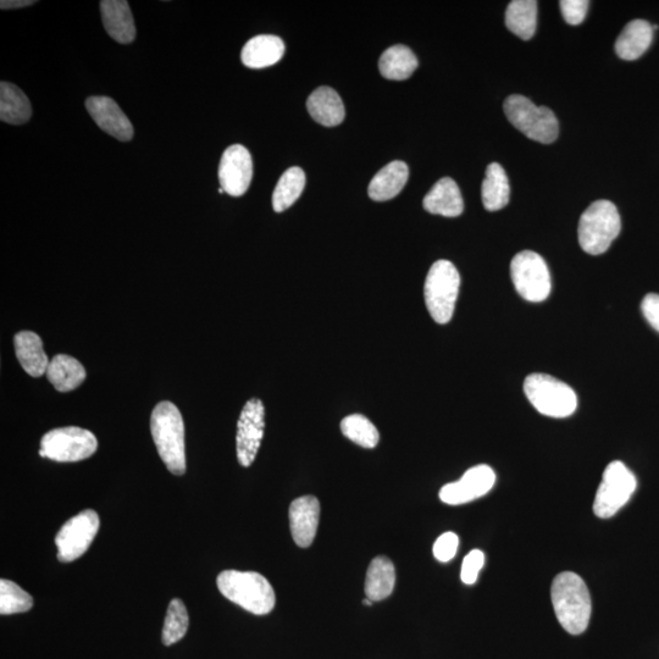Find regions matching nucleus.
Segmentation results:
<instances>
[{"label": "nucleus", "mask_w": 659, "mask_h": 659, "mask_svg": "<svg viewBox=\"0 0 659 659\" xmlns=\"http://www.w3.org/2000/svg\"><path fill=\"white\" fill-rule=\"evenodd\" d=\"M641 309L652 328L659 332V295L649 293L642 301Z\"/></svg>", "instance_id": "nucleus-37"}, {"label": "nucleus", "mask_w": 659, "mask_h": 659, "mask_svg": "<svg viewBox=\"0 0 659 659\" xmlns=\"http://www.w3.org/2000/svg\"><path fill=\"white\" fill-rule=\"evenodd\" d=\"M485 564V555L483 551L473 550L464 558L461 579L465 585H473L479 578L480 570Z\"/></svg>", "instance_id": "nucleus-34"}, {"label": "nucleus", "mask_w": 659, "mask_h": 659, "mask_svg": "<svg viewBox=\"0 0 659 659\" xmlns=\"http://www.w3.org/2000/svg\"><path fill=\"white\" fill-rule=\"evenodd\" d=\"M97 448L98 441L91 431L68 426L42 437L40 456L60 463L80 462L93 456Z\"/></svg>", "instance_id": "nucleus-8"}, {"label": "nucleus", "mask_w": 659, "mask_h": 659, "mask_svg": "<svg viewBox=\"0 0 659 659\" xmlns=\"http://www.w3.org/2000/svg\"><path fill=\"white\" fill-rule=\"evenodd\" d=\"M217 584L227 600L256 616H265L275 607V591L262 574L225 570L219 574Z\"/></svg>", "instance_id": "nucleus-3"}, {"label": "nucleus", "mask_w": 659, "mask_h": 659, "mask_svg": "<svg viewBox=\"0 0 659 659\" xmlns=\"http://www.w3.org/2000/svg\"><path fill=\"white\" fill-rule=\"evenodd\" d=\"M47 378L59 392L74 391L86 380V370L77 359L58 354L47 369Z\"/></svg>", "instance_id": "nucleus-26"}, {"label": "nucleus", "mask_w": 659, "mask_h": 659, "mask_svg": "<svg viewBox=\"0 0 659 659\" xmlns=\"http://www.w3.org/2000/svg\"><path fill=\"white\" fill-rule=\"evenodd\" d=\"M289 515L293 541L302 548L312 546L317 536L320 519L318 498L314 496L297 498L291 503Z\"/></svg>", "instance_id": "nucleus-16"}, {"label": "nucleus", "mask_w": 659, "mask_h": 659, "mask_svg": "<svg viewBox=\"0 0 659 659\" xmlns=\"http://www.w3.org/2000/svg\"><path fill=\"white\" fill-rule=\"evenodd\" d=\"M508 177L505 169L498 163H492L487 166L486 177L481 188V197H483L484 207L489 212H497L505 208L509 202Z\"/></svg>", "instance_id": "nucleus-28"}, {"label": "nucleus", "mask_w": 659, "mask_h": 659, "mask_svg": "<svg viewBox=\"0 0 659 659\" xmlns=\"http://www.w3.org/2000/svg\"><path fill=\"white\" fill-rule=\"evenodd\" d=\"M31 116V102L26 94L13 83H0V120L10 125H24Z\"/></svg>", "instance_id": "nucleus-25"}, {"label": "nucleus", "mask_w": 659, "mask_h": 659, "mask_svg": "<svg viewBox=\"0 0 659 659\" xmlns=\"http://www.w3.org/2000/svg\"><path fill=\"white\" fill-rule=\"evenodd\" d=\"M459 539L454 533L442 534L434 545V556L437 561L447 563L452 561L458 551Z\"/></svg>", "instance_id": "nucleus-35"}, {"label": "nucleus", "mask_w": 659, "mask_h": 659, "mask_svg": "<svg viewBox=\"0 0 659 659\" xmlns=\"http://www.w3.org/2000/svg\"><path fill=\"white\" fill-rule=\"evenodd\" d=\"M307 108L317 123L328 127L340 125L346 115L339 93L330 87H319L310 94Z\"/></svg>", "instance_id": "nucleus-22"}, {"label": "nucleus", "mask_w": 659, "mask_h": 659, "mask_svg": "<svg viewBox=\"0 0 659 659\" xmlns=\"http://www.w3.org/2000/svg\"><path fill=\"white\" fill-rule=\"evenodd\" d=\"M306 187V174L301 168L293 166L280 177L273 193V208L276 213L285 212L302 196Z\"/></svg>", "instance_id": "nucleus-30"}, {"label": "nucleus", "mask_w": 659, "mask_h": 659, "mask_svg": "<svg viewBox=\"0 0 659 659\" xmlns=\"http://www.w3.org/2000/svg\"><path fill=\"white\" fill-rule=\"evenodd\" d=\"M511 276L515 290L526 301L542 302L550 296V270L540 254L531 251L518 253L511 263Z\"/></svg>", "instance_id": "nucleus-10"}, {"label": "nucleus", "mask_w": 659, "mask_h": 659, "mask_svg": "<svg viewBox=\"0 0 659 659\" xmlns=\"http://www.w3.org/2000/svg\"><path fill=\"white\" fill-rule=\"evenodd\" d=\"M496 483V474L489 465L470 468L461 480L447 484L440 491V500L446 505L459 506L489 494Z\"/></svg>", "instance_id": "nucleus-13"}, {"label": "nucleus", "mask_w": 659, "mask_h": 659, "mask_svg": "<svg viewBox=\"0 0 659 659\" xmlns=\"http://www.w3.org/2000/svg\"><path fill=\"white\" fill-rule=\"evenodd\" d=\"M409 177L408 165L395 160L378 171L370 181L369 197L376 202H386L400 195Z\"/></svg>", "instance_id": "nucleus-21"}, {"label": "nucleus", "mask_w": 659, "mask_h": 659, "mask_svg": "<svg viewBox=\"0 0 659 659\" xmlns=\"http://www.w3.org/2000/svg\"><path fill=\"white\" fill-rule=\"evenodd\" d=\"M253 162L246 147L234 145L226 149L219 165L221 188L232 197H241L251 186Z\"/></svg>", "instance_id": "nucleus-14"}, {"label": "nucleus", "mask_w": 659, "mask_h": 659, "mask_svg": "<svg viewBox=\"0 0 659 659\" xmlns=\"http://www.w3.org/2000/svg\"><path fill=\"white\" fill-rule=\"evenodd\" d=\"M524 392L536 411L546 417L567 418L577 411V393L551 375H529L524 381Z\"/></svg>", "instance_id": "nucleus-5"}, {"label": "nucleus", "mask_w": 659, "mask_h": 659, "mask_svg": "<svg viewBox=\"0 0 659 659\" xmlns=\"http://www.w3.org/2000/svg\"><path fill=\"white\" fill-rule=\"evenodd\" d=\"M461 276L448 260H439L426 276L424 296L431 318L437 324L450 323L456 308Z\"/></svg>", "instance_id": "nucleus-6"}, {"label": "nucleus", "mask_w": 659, "mask_h": 659, "mask_svg": "<svg viewBox=\"0 0 659 659\" xmlns=\"http://www.w3.org/2000/svg\"><path fill=\"white\" fill-rule=\"evenodd\" d=\"M35 3L36 2H33V0H2V2H0V8L3 10L20 9L31 7V5Z\"/></svg>", "instance_id": "nucleus-38"}, {"label": "nucleus", "mask_w": 659, "mask_h": 659, "mask_svg": "<svg viewBox=\"0 0 659 659\" xmlns=\"http://www.w3.org/2000/svg\"><path fill=\"white\" fill-rule=\"evenodd\" d=\"M342 434L358 446L375 448L380 441V434L376 426L362 414L348 415L341 422Z\"/></svg>", "instance_id": "nucleus-31"}, {"label": "nucleus", "mask_w": 659, "mask_h": 659, "mask_svg": "<svg viewBox=\"0 0 659 659\" xmlns=\"http://www.w3.org/2000/svg\"><path fill=\"white\" fill-rule=\"evenodd\" d=\"M423 206L430 214L442 215L446 218L459 217L463 213L464 202L456 181L450 177H443L437 181L425 196Z\"/></svg>", "instance_id": "nucleus-18"}, {"label": "nucleus", "mask_w": 659, "mask_h": 659, "mask_svg": "<svg viewBox=\"0 0 659 659\" xmlns=\"http://www.w3.org/2000/svg\"><path fill=\"white\" fill-rule=\"evenodd\" d=\"M537 3L534 0H514L506 11L508 30L524 41L530 40L536 31Z\"/></svg>", "instance_id": "nucleus-29"}, {"label": "nucleus", "mask_w": 659, "mask_h": 659, "mask_svg": "<svg viewBox=\"0 0 659 659\" xmlns=\"http://www.w3.org/2000/svg\"><path fill=\"white\" fill-rule=\"evenodd\" d=\"M505 114L511 124L530 140L550 145L558 137L559 126L551 109L537 107L529 98L513 94L506 99Z\"/></svg>", "instance_id": "nucleus-7"}, {"label": "nucleus", "mask_w": 659, "mask_h": 659, "mask_svg": "<svg viewBox=\"0 0 659 659\" xmlns=\"http://www.w3.org/2000/svg\"><path fill=\"white\" fill-rule=\"evenodd\" d=\"M32 607L33 598L30 594L22 590L14 581L0 580V614L2 616L29 612Z\"/></svg>", "instance_id": "nucleus-33"}, {"label": "nucleus", "mask_w": 659, "mask_h": 659, "mask_svg": "<svg viewBox=\"0 0 659 659\" xmlns=\"http://www.w3.org/2000/svg\"><path fill=\"white\" fill-rule=\"evenodd\" d=\"M551 598L563 629L572 635L583 634L589 627L592 611L590 592L585 581L572 572L558 574L553 580Z\"/></svg>", "instance_id": "nucleus-1"}, {"label": "nucleus", "mask_w": 659, "mask_h": 659, "mask_svg": "<svg viewBox=\"0 0 659 659\" xmlns=\"http://www.w3.org/2000/svg\"><path fill=\"white\" fill-rule=\"evenodd\" d=\"M396 585V569L387 557H376L371 561L365 579V595L373 602L385 600L392 595Z\"/></svg>", "instance_id": "nucleus-24"}, {"label": "nucleus", "mask_w": 659, "mask_h": 659, "mask_svg": "<svg viewBox=\"0 0 659 659\" xmlns=\"http://www.w3.org/2000/svg\"><path fill=\"white\" fill-rule=\"evenodd\" d=\"M363 605L369 607L373 606V601L369 600V598H365V600L363 601Z\"/></svg>", "instance_id": "nucleus-39"}, {"label": "nucleus", "mask_w": 659, "mask_h": 659, "mask_svg": "<svg viewBox=\"0 0 659 659\" xmlns=\"http://www.w3.org/2000/svg\"><path fill=\"white\" fill-rule=\"evenodd\" d=\"M589 4L587 0H562L559 3L563 18L569 25H580L585 20Z\"/></svg>", "instance_id": "nucleus-36"}, {"label": "nucleus", "mask_w": 659, "mask_h": 659, "mask_svg": "<svg viewBox=\"0 0 659 659\" xmlns=\"http://www.w3.org/2000/svg\"><path fill=\"white\" fill-rule=\"evenodd\" d=\"M101 11L104 29L114 41L121 44L135 41V20L126 0H103Z\"/></svg>", "instance_id": "nucleus-17"}, {"label": "nucleus", "mask_w": 659, "mask_h": 659, "mask_svg": "<svg viewBox=\"0 0 659 659\" xmlns=\"http://www.w3.org/2000/svg\"><path fill=\"white\" fill-rule=\"evenodd\" d=\"M265 429V408L259 398H252L242 409L237 424L236 450L242 467H251L262 443Z\"/></svg>", "instance_id": "nucleus-12"}, {"label": "nucleus", "mask_w": 659, "mask_h": 659, "mask_svg": "<svg viewBox=\"0 0 659 659\" xmlns=\"http://www.w3.org/2000/svg\"><path fill=\"white\" fill-rule=\"evenodd\" d=\"M88 114L105 134L121 142H129L135 131L131 121L119 105L109 97H90L86 101Z\"/></svg>", "instance_id": "nucleus-15"}, {"label": "nucleus", "mask_w": 659, "mask_h": 659, "mask_svg": "<svg viewBox=\"0 0 659 659\" xmlns=\"http://www.w3.org/2000/svg\"><path fill=\"white\" fill-rule=\"evenodd\" d=\"M99 525L101 522L98 514L92 509H87L69 519L55 537L59 562H74L85 555L98 533Z\"/></svg>", "instance_id": "nucleus-11"}, {"label": "nucleus", "mask_w": 659, "mask_h": 659, "mask_svg": "<svg viewBox=\"0 0 659 659\" xmlns=\"http://www.w3.org/2000/svg\"><path fill=\"white\" fill-rule=\"evenodd\" d=\"M418 68V59L411 48L396 44L381 55L379 69L387 80L403 81L409 79Z\"/></svg>", "instance_id": "nucleus-27"}, {"label": "nucleus", "mask_w": 659, "mask_h": 659, "mask_svg": "<svg viewBox=\"0 0 659 659\" xmlns=\"http://www.w3.org/2000/svg\"><path fill=\"white\" fill-rule=\"evenodd\" d=\"M285 54V43L278 36L259 35L243 47V65L251 69H264L279 63Z\"/></svg>", "instance_id": "nucleus-19"}, {"label": "nucleus", "mask_w": 659, "mask_h": 659, "mask_svg": "<svg viewBox=\"0 0 659 659\" xmlns=\"http://www.w3.org/2000/svg\"><path fill=\"white\" fill-rule=\"evenodd\" d=\"M190 625V618L184 605V602L175 598L170 602L168 612H166L164 628H163V644L171 646L176 644L177 641L185 638Z\"/></svg>", "instance_id": "nucleus-32"}, {"label": "nucleus", "mask_w": 659, "mask_h": 659, "mask_svg": "<svg viewBox=\"0 0 659 659\" xmlns=\"http://www.w3.org/2000/svg\"><path fill=\"white\" fill-rule=\"evenodd\" d=\"M15 353L22 369L32 378L47 374L49 361L41 337L32 331H21L14 337Z\"/></svg>", "instance_id": "nucleus-20"}, {"label": "nucleus", "mask_w": 659, "mask_h": 659, "mask_svg": "<svg viewBox=\"0 0 659 659\" xmlns=\"http://www.w3.org/2000/svg\"><path fill=\"white\" fill-rule=\"evenodd\" d=\"M638 481L627 465L616 461L608 465L603 473L594 502L598 518L607 519L616 515L633 496Z\"/></svg>", "instance_id": "nucleus-9"}, {"label": "nucleus", "mask_w": 659, "mask_h": 659, "mask_svg": "<svg viewBox=\"0 0 659 659\" xmlns=\"http://www.w3.org/2000/svg\"><path fill=\"white\" fill-rule=\"evenodd\" d=\"M155 447L170 473H186L185 425L179 408L169 401L160 402L151 417Z\"/></svg>", "instance_id": "nucleus-2"}, {"label": "nucleus", "mask_w": 659, "mask_h": 659, "mask_svg": "<svg viewBox=\"0 0 659 659\" xmlns=\"http://www.w3.org/2000/svg\"><path fill=\"white\" fill-rule=\"evenodd\" d=\"M622 229L618 209L612 202L597 201L581 215L579 243L583 251L591 256H600L608 251Z\"/></svg>", "instance_id": "nucleus-4"}, {"label": "nucleus", "mask_w": 659, "mask_h": 659, "mask_svg": "<svg viewBox=\"0 0 659 659\" xmlns=\"http://www.w3.org/2000/svg\"><path fill=\"white\" fill-rule=\"evenodd\" d=\"M653 40V26L645 20L629 22L616 42L618 57L628 62L639 59L650 48Z\"/></svg>", "instance_id": "nucleus-23"}]
</instances>
